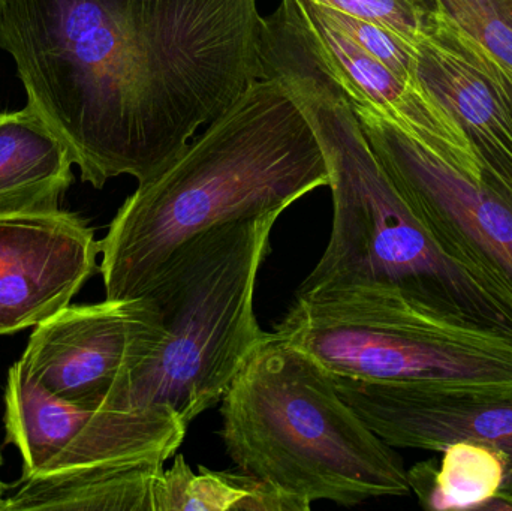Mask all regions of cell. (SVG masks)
I'll list each match as a JSON object with an SVG mask.
<instances>
[{
  "instance_id": "7402d4cb",
  "label": "cell",
  "mask_w": 512,
  "mask_h": 511,
  "mask_svg": "<svg viewBox=\"0 0 512 511\" xmlns=\"http://www.w3.org/2000/svg\"><path fill=\"white\" fill-rule=\"evenodd\" d=\"M2 452H0V468H2ZM3 492H5V485H3L2 479H0V504H2L3 501Z\"/></svg>"
},
{
  "instance_id": "5b68a950",
  "label": "cell",
  "mask_w": 512,
  "mask_h": 511,
  "mask_svg": "<svg viewBox=\"0 0 512 511\" xmlns=\"http://www.w3.org/2000/svg\"><path fill=\"white\" fill-rule=\"evenodd\" d=\"M279 216L212 228L170 255L143 294L158 309L162 341L99 408L168 407L189 425L222 401L267 335L255 314L256 279Z\"/></svg>"
},
{
  "instance_id": "e0dca14e",
  "label": "cell",
  "mask_w": 512,
  "mask_h": 511,
  "mask_svg": "<svg viewBox=\"0 0 512 511\" xmlns=\"http://www.w3.org/2000/svg\"><path fill=\"white\" fill-rule=\"evenodd\" d=\"M441 465L420 462L408 471L411 492L427 510H483L504 486L505 462L483 444L454 443Z\"/></svg>"
},
{
  "instance_id": "5bb4252c",
  "label": "cell",
  "mask_w": 512,
  "mask_h": 511,
  "mask_svg": "<svg viewBox=\"0 0 512 511\" xmlns=\"http://www.w3.org/2000/svg\"><path fill=\"white\" fill-rule=\"evenodd\" d=\"M164 465H86L20 480L0 511H155Z\"/></svg>"
},
{
  "instance_id": "8992f818",
  "label": "cell",
  "mask_w": 512,
  "mask_h": 511,
  "mask_svg": "<svg viewBox=\"0 0 512 511\" xmlns=\"http://www.w3.org/2000/svg\"><path fill=\"white\" fill-rule=\"evenodd\" d=\"M274 332L336 377L512 390V330L394 285L297 296Z\"/></svg>"
},
{
  "instance_id": "7c38bea8",
  "label": "cell",
  "mask_w": 512,
  "mask_h": 511,
  "mask_svg": "<svg viewBox=\"0 0 512 511\" xmlns=\"http://www.w3.org/2000/svg\"><path fill=\"white\" fill-rule=\"evenodd\" d=\"M99 254L92 228L72 213L0 216V336L71 305Z\"/></svg>"
},
{
  "instance_id": "277c9868",
  "label": "cell",
  "mask_w": 512,
  "mask_h": 511,
  "mask_svg": "<svg viewBox=\"0 0 512 511\" xmlns=\"http://www.w3.org/2000/svg\"><path fill=\"white\" fill-rule=\"evenodd\" d=\"M228 456L304 503L352 507L411 494L408 470L343 401L333 375L279 333H267L225 392Z\"/></svg>"
},
{
  "instance_id": "9c48e42d",
  "label": "cell",
  "mask_w": 512,
  "mask_h": 511,
  "mask_svg": "<svg viewBox=\"0 0 512 511\" xmlns=\"http://www.w3.org/2000/svg\"><path fill=\"white\" fill-rule=\"evenodd\" d=\"M333 378L343 401L393 449L444 453L477 443L498 453L504 486L483 510L512 511V390Z\"/></svg>"
},
{
  "instance_id": "8fae6325",
  "label": "cell",
  "mask_w": 512,
  "mask_h": 511,
  "mask_svg": "<svg viewBox=\"0 0 512 511\" xmlns=\"http://www.w3.org/2000/svg\"><path fill=\"white\" fill-rule=\"evenodd\" d=\"M325 65L352 105L369 108L391 126L477 182L483 168L453 114L417 77L403 80L324 17L313 0H292Z\"/></svg>"
},
{
  "instance_id": "44dd1931",
  "label": "cell",
  "mask_w": 512,
  "mask_h": 511,
  "mask_svg": "<svg viewBox=\"0 0 512 511\" xmlns=\"http://www.w3.org/2000/svg\"><path fill=\"white\" fill-rule=\"evenodd\" d=\"M499 9H501L502 15L510 21L512 26V0H496Z\"/></svg>"
},
{
  "instance_id": "ac0fdd59",
  "label": "cell",
  "mask_w": 512,
  "mask_h": 511,
  "mask_svg": "<svg viewBox=\"0 0 512 511\" xmlns=\"http://www.w3.org/2000/svg\"><path fill=\"white\" fill-rule=\"evenodd\" d=\"M328 8L387 27L411 45L432 29L436 0H313Z\"/></svg>"
},
{
  "instance_id": "9a60e30c",
  "label": "cell",
  "mask_w": 512,
  "mask_h": 511,
  "mask_svg": "<svg viewBox=\"0 0 512 511\" xmlns=\"http://www.w3.org/2000/svg\"><path fill=\"white\" fill-rule=\"evenodd\" d=\"M96 410L63 401L30 377L20 360L9 369L5 389L6 443L23 458V476L44 473L80 437Z\"/></svg>"
},
{
  "instance_id": "d6986e66",
  "label": "cell",
  "mask_w": 512,
  "mask_h": 511,
  "mask_svg": "<svg viewBox=\"0 0 512 511\" xmlns=\"http://www.w3.org/2000/svg\"><path fill=\"white\" fill-rule=\"evenodd\" d=\"M439 8L475 39L512 80V26L496 0H436Z\"/></svg>"
},
{
  "instance_id": "30bf717a",
  "label": "cell",
  "mask_w": 512,
  "mask_h": 511,
  "mask_svg": "<svg viewBox=\"0 0 512 511\" xmlns=\"http://www.w3.org/2000/svg\"><path fill=\"white\" fill-rule=\"evenodd\" d=\"M415 77L471 141L484 182L512 206V80L438 5L415 45Z\"/></svg>"
},
{
  "instance_id": "3957f363",
  "label": "cell",
  "mask_w": 512,
  "mask_h": 511,
  "mask_svg": "<svg viewBox=\"0 0 512 511\" xmlns=\"http://www.w3.org/2000/svg\"><path fill=\"white\" fill-rule=\"evenodd\" d=\"M309 120L273 77L251 89L126 198L99 242L107 300L143 296L183 243L221 225L282 215L328 186Z\"/></svg>"
},
{
  "instance_id": "4fadbf2b",
  "label": "cell",
  "mask_w": 512,
  "mask_h": 511,
  "mask_svg": "<svg viewBox=\"0 0 512 511\" xmlns=\"http://www.w3.org/2000/svg\"><path fill=\"white\" fill-rule=\"evenodd\" d=\"M72 165L68 147L30 105L0 113V216L59 212Z\"/></svg>"
},
{
  "instance_id": "ffe728a7",
  "label": "cell",
  "mask_w": 512,
  "mask_h": 511,
  "mask_svg": "<svg viewBox=\"0 0 512 511\" xmlns=\"http://www.w3.org/2000/svg\"><path fill=\"white\" fill-rule=\"evenodd\" d=\"M316 3V2H315ZM322 14L334 26L346 33L352 41L357 42L370 56L384 63L394 74L403 80H415V48L414 45L400 38L387 27L379 26L372 21L352 17L345 12L316 3Z\"/></svg>"
},
{
  "instance_id": "7a4b0ae2",
  "label": "cell",
  "mask_w": 512,
  "mask_h": 511,
  "mask_svg": "<svg viewBox=\"0 0 512 511\" xmlns=\"http://www.w3.org/2000/svg\"><path fill=\"white\" fill-rule=\"evenodd\" d=\"M261 63L262 77L276 78L309 120L333 195L327 248L295 296L394 285L512 330L511 306L445 254L403 200L292 0L262 18Z\"/></svg>"
},
{
  "instance_id": "52a82bcc",
  "label": "cell",
  "mask_w": 512,
  "mask_h": 511,
  "mask_svg": "<svg viewBox=\"0 0 512 511\" xmlns=\"http://www.w3.org/2000/svg\"><path fill=\"white\" fill-rule=\"evenodd\" d=\"M352 107L370 146L427 233L512 308L511 204L369 108Z\"/></svg>"
},
{
  "instance_id": "2e32d148",
  "label": "cell",
  "mask_w": 512,
  "mask_h": 511,
  "mask_svg": "<svg viewBox=\"0 0 512 511\" xmlns=\"http://www.w3.org/2000/svg\"><path fill=\"white\" fill-rule=\"evenodd\" d=\"M307 511L310 504L274 488L252 474L213 471L194 473L185 456L159 473L155 511Z\"/></svg>"
},
{
  "instance_id": "ba28073f",
  "label": "cell",
  "mask_w": 512,
  "mask_h": 511,
  "mask_svg": "<svg viewBox=\"0 0 512 511\" xmlns=\"http://www.w3.org/2000/svg\"><path fill=\"white\" fill-rule=\"evenodd\" d=\"M162 336L149 296L68 305L35 326L20 362L63 401L98 410L116 381L141 365Z\"/></svg>"
},
{
  "instance_id": "6da1fadb",
  "label": "cell",
  "mask_w": 512,
  "mask_h": 511,
  "mask_svg": "<svg viewBox=\"0 0 512 511\" xmlns=\"http://www.w3.org/2000/svg\"><path fill=\"white\" fill-rule=\"evenodd\" d=\"M258 0H0V48L83 182L140 183L262 78Z\"/></svg>"
}]
</instances>
